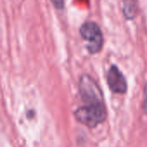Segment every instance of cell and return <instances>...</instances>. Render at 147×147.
Wrapping results in <instances>:
<instances>
[{
  "instance_id": "cell-1",
  "label": "cell",
  "mask_w": 147,
  "mask_h": 147,
  "mask_svg": "<svg viewBox=\"0 0 147 147\" xmlns=\"http://www.w3.org/2000/svg\"><path fill=\"white\" fill-rule=\"evenodd\" d=\"M76 118L82 124L88 127H95L102 123L107 117L104 103L88 104L78 108L75 113Z\"/></svg>"
},
{
  "instance_id": "cell-2",
  "label": "cell",
  "mask_w": 147,
  "mask_h": 147,
  "mask_svg": "<svg viewBox=\"0 0 147 147\" xmlns=\"http://www.w3.org/2000/svg\"><path fill=\"white\" fill-rule=\"evenodd\" d=\"M79 90L85 105L104 103L101 89L95 81L88 75H84L79 81Z\"/></svg>"
},
{
  "instance_id": "cell-3",
  "label": "cell",
  "mask_w": 147,
  "mask_h": 147,
  "mask_svg": "<svg viewBox=\"0 0 147 147\" xmlns=\"http://www.w3.org/2000/svg\"><path fill=\"white\" fill-rule=\"evenodd\" d=\"M82 37L88 42L87 48L91 54L98 53L103 45V36L100 26L94 22H87L80 29Z\"/></svg>"
},
{
  "instance_id": "cell-4",
  "label": "cell",
  "mask_w": 147,
  "mask_h": 147,
  "mask_svg": "<svg viewBox=\"0 0 147 147\" xmlns=\"http://www.w3.org/2000/svg\"><path fill=\"white\" fill-rule=\"evenodd\" d=\"M107 84L109 88L116 94H125L127 90V83L123 74L118 67L113 65L107 73Z\"/></svg>"
},
{
  "instance_id": "cell-5",
  "label": "cell",
  "mask_w": 147,
  "mask_h": 147,
  "mask_svg": "<svg viewBox=\"0 0 147 147\" xmlns=\"http://www.w3.org/2000/svg\"><path fill=\"white\" fill-rule=\"evenodd\" d=\"M123 12L125 14V17L128 19H131L136 16L137 5L134 0H124Z\"/></svg>"
},
{
  "instance_id": "cell-6",
  "label": "cell",
  "mask_w": 147,
  "mask_h": 147,
  "mask_svg": "<svg viewBox=\"0 0 147 147\" xmlns=\"http://www.w3.org/2000/svg\"><path fill=\"white\" fill-rule=\"evenodd\" d=\"M51 2L55 8L58 10H61L64 6V0H51Z\"/></svg>"
},
{
  "instance_id": "cell-7",
  "label": "cell",
  "mask_w": 147,
  "mask_h": 147,
  "mask_svg": "<svg viewBox=\"0 0 147 147\" xmlns=\"http://www.w3.org/2000/svg\"><path fill=\"white\" fill-rule=\"evenodd\" d=\"M143 110L145 113H147V84L144 87V102H143Z\"/></svg>"
}]
</instances>
